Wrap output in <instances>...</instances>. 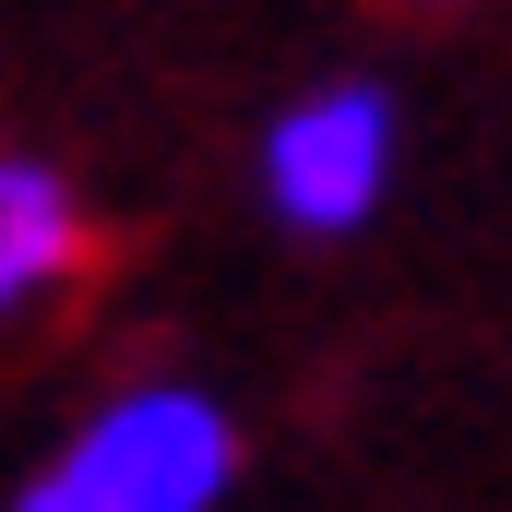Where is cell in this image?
Segmentation results:
<instances>
[{
	"label": "cell",
	"instance_id": "obj_1",
	"mask_svg": "<svg viewBox=\"0 0 512 512\" xmlns=\"http://www.w3.org/2000/svg\"><path fill=\"white\" fill-rule=\"evenodd\" d=\"M227 465H239V441H227V417H215L203 393L143 382V393H120L72 453H48L36 489L12 512H215Z\"/></svg>",
	"mask_w": 512,
	"mask_h": 512
},
{
	"label": "cell",
	"instance_id": "obj_2",
	"mask_svg": "<svg viewBox=\"0 0 512 512\" xmlns=\"http://www.w3.org/2000/svg\"><path fill=\"white\" fill-rule=\"evenodd\" d=\"M382 179H393V108L370 84H322V96H298L262 131V191H274L286 227L334 239V227H358L382 203Z\"/></svg>",
	"mask_w": 512,
	"mask_h": 512
},
{
	"label": "cell",
	"instance_id": "obj_3",
	"mask_svg": "<svg viewBox=\"0 0 512 512\" xmlns=\"http://www.w3.org/2000/svg\"><path fill=\"white\" fill-rule=\"evenodd\" d=\"M72 262H84V203H72V179L36 167V155H0V322H12L36 286H60Z\"/></svg>",
	"mask_w": 512,
	"mask_h": 512
}]
</instances>
